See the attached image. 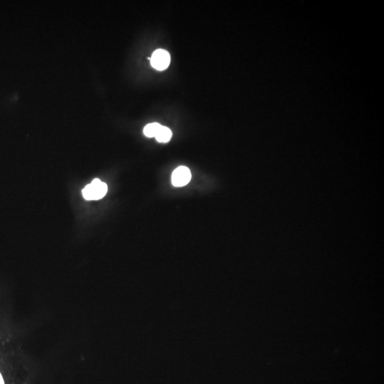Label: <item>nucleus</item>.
Instances as JSON below:
<instances>
[{"instance_id": "f257e3e1", "label": "nucleus", "mask_w": 384, "mask_h": 384, "mask_svg": "<svg viewBox=\"0 0 384 384\" xmlns=\"http://www.w3.org/2000/svg\"><path fill=\"white\" fill-rule=\"evenodd\" d=\"M108 192V186L100 180L95 179L83 189V196L87 200H98L104 198Z\"/></svg>"}, {"instance_id": "f03ea898", "label": "nucleus", "mask_w": 384, "mask_h": 384, "mask_svg": "<svg viewBox=\"0 0 384 384\" xmlns=\"http://www.w3.org/2000/svg\"><path fill=\"white\" fill-rule=\"evenodd\" d=\"M170 61V55L168 52L163 49H158L152 54L151 64L155 69L164 71L169 66Z\"/></svg>"}, {"instance_id": "7ed1b4c3", "label": "nucleus", "mask_w": 384, "mask_h": 384, "mask_svg": "<svg viewBox=\"0 0 384 384\" xmlns=\"http://www.w3.org/2000/svg\"><path fill=\"white\" fill-rule=\"evenodd\" d=\"M192 179V174L187 167H179L172 173V183L175 187H184L188 185Z\"/></svg>"}, {"instance_id": "20e7f679", "label": "nucleus", "mask_w": 384, "mask_h": 384, "mask_svg": "<svg viewBox=\"0 0 384 384\" xmlns=\"http://www.w3.org/2000/svg\"><path fill=\"white\" fill-rule=\"evenodd\" d=\"M172 133L171 130L167 127L162 125L155 138L160 142H167L172 138Z\"/></svg>"}, {"instance_id": "39448f33", "label": "nucleus", "mask_w": 384, "mask_h": 384, "mask_svg": "<svg viewBox=\"0 0 384 384\" xmlns=\"http://www.w3.org/2000/svg\"><path fill=\"white\" fill-rule=\"evenodd\" d=\"M162 125L158 122H153V123H149L148 125L145 126L144 128L143 133L145 136L148 137V138H153V137L156 136Z\"/></svg>"}, {"instance_id": "423d86ee", "label": "nucleus", "mask_w": 384, "mask_h": 384, "mask_svg": "<svg viewBox=\"0 0 384 384\" xmlns=\"http://www.w3.org/2000/svg\"><path fill=\"white\" fill-rule=\"evenodd\" d=\"M0 384H5V383H4L3 376H2L1 374H0Z\"/></svg>"}]
</instances>
